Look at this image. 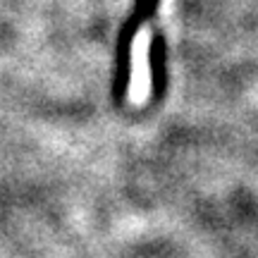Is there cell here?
Listing matches in <instances>:
<instances>
[{"label":"cell","instance_id":"obj_1","mask_svg":"<svg viewBox=\"0 0 258 258\" xmlns=\"http://www.w3.org/2000/svg\"><path fill=\"white\" fill-rule=\"evenodd\" d=\"M132 79H129V98L144 103L148 96V31L141 29L132 38Z\"/></svg>","mask_w":258,"mask_h":258}]
</instances>
